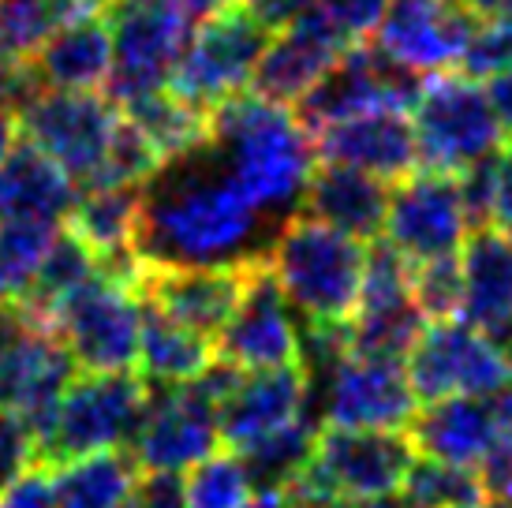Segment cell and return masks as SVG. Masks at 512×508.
I'll list each match as a JSON object with an SVG mask.
<instances>
[{
	"label": "cell",
	"mask_w": 512,
	"mask_h": 508,
	"mask_svg": "<svg viewBox=\"0 0 512 508\" xmlns=\"http://www.w3.org/2000/svg\"><path fill=\"white\" fill-rule=\"evenodd\" d=\"M277 221L247 198L210 139L161 165L143 191L135 251L146 266H221L266 258Z\"/></svg>",
	"instance_id": "obj_1"
},
{
	"label": "cell",
	"mask_w": 512,
	"mask_h": 508,
	"mask_svg": "<svg viewBox=\"0 0 512 508\" xmlns=\"http://www.w3.org/2000/svg\"><path fill=\"white\" fill-rule=\"evenodd\" d=\"M210 146L262 213L281 225L299 210L314 169V142L288 105L243 90L210 113Z\"/></svg>",
	"instance_id": "obj_2"
},
{
	"label": "cell",
	"mask_w": 512,
	"mask_h": 508,
	"mask_svg": "<svg viewBox=\"0 0 512 508\" xmlns=\"http://www.w3.org/2000/svg\"><path fill=\"white\" fill-rule=\"evenodd\" d=\"M266 266L281 292L311 322H348L359 307L367 243L341 228L292 213L273 232L266 247Z\"/></svg>",
	"instance_id": "obj_3"
},
{
	"label": "cell",
	"mask_w": 512,
	"mask_h": 508,
	"mask_svg": "<svg viewBox=\"0 0 512 508\" xmlns=\"http://www.w3.org/2000/svg\"><path fill=\"white\" fill-rule=\"evenodd\" d=\"M150 408V381L135 370L75 374L38 434V464L60 467L105 449H128Z\"/></svg>",
	"instance_id": "obj_4"
},
{
	"label": "cell",
	"mask_w": 512,
	"mask_h": 508,
	"mask_svg": "<svg viewBox=\"0 0 512 508\" xmlns=\"http://www.w3.org/2000/svg\"><path fill=\"white\" fill-rule=\"evenodd\" d=\"M415 460L419 452L408 430L322 426L314 438L311 460L288 490L370 505V501L397 497Z\"/></svg>",
	"instance_id": "obj_5"
},
{
	"label": "cell",
	"mask_w": 512,
	"mask_h": 508,
	"mask_svg": "<svg viewBox=\"0 0 512 508\" xmlns=\"http://www.w3.org/2000/svg\"><path fill=\"white\" fill-rule=\"evenodd\" d=\"M270 38L273 30L243 0H228L217 12L199 19V30H191L169 90L202 113H214L217 105L251 86V75Z\"/></svg>",
	"instance_id": "obj_6"
},
{
	"label": "cell",
	"mask_w": 512,
	"mask_h": 508,
	"mask_svg": "<svg viewBox=\"0 0 512 508\" xmlns=\"http://www.w3.org/2000/svg\"><path fill=\"white\" fill-rule=\"evenodd\" d=\"M75 374L79 367L53 325L23 299L0 303V411L19 415L38 438Z\"/></svg>",
	"instance_id": "obj_7"
},
{
	"label": "cell",
	"mask_w": 512,
	"mask_h": 508,
	"mask_svg": "<svg viewBox=\"0 0 512 508\" xmlns=\"http://www.w3.org/2000/svg\"><path fill=\"white\" fill-rule=\"evenodd\" d=\"M113 30V71L105 94L116 105L165 90L191 38L184 0H116L105 12Z\"/></svg>",
	"instance_id": "obj_8"
},
{
	"label": "cell",
	"mask_w": 512,
	"mask_h": 508,
	"mask_svg": "<svg viewBox=\"0 0 512 508\" xmlns=\"http://www.w3.org/2000/svg\"><path fill=\"white\" fill-rule=\"evenodd\" d=\"M412 127L419 142V169L453 176L505 146V131L486 101V90L464 71L430 75L412 109Z\"/></svg>",
	"instance_id": "obj_9"
},
{
	"label": "cell",
	"mask_w": 512,
	"mask_h": 508,
	"mask_svg": "<svg viewBox=\"0 0 512 508\" xmlns=\"http://www.w3.org/2000/svg\"><path fill=\"white\" fill-rule=\"evenodd\" d=\"M120 105L101 90H53L45 86L19 113V135L53 157L75 184L90 187L101 176Z\"/></svg>",
	"instance_id": "obj_10"
},
{
	"label": "cell",
	"mask_w": 512,
	"mask_h": 508,
	"mask_svg": "<svg viewBox=\"0 0 512 508\" xmlns=\"http://www.w3.org/2000/svg\"><path fill=\"white\" fill-rule=\"evenodd\" d=\"M419 411L404 363L344 355L326 378L307 381L303 415L318 426L352 430H408Z\"/></svg>",
	"instance_id": "obj_11"
},
{
	"label": "cell",
	"mask_w": 512,
	"mask_h": 508,
	"mask_svg": "<svg viewBox=\"0 0 512 508\" xmlns=\"http://www.w3.org/2000/svg\"><path fill=\"white\" fill-rule=\"evenodd\" d=\"M49 325L68 344L83 374H120L139 367V296L94 273L60 299Z\"/></svg>",
	"instance_id": "obj_12"
},
{
	"label": "cell",
	"mask_w": 512,
	"mask_h": 508,
	"mask_svg": "<svg viewBox=\"0 0 512 508\" xmlns=\"http://www.w3.org/2000/svg\"><path fill=\"white\" fill-rule=\"evenodd\" d=\"M404 374L419 404L445 396H494L512 381L498 344L464 318L427 322L404 359Z\"/></svg>",
	"instance_id": "obj_13"
},
{
	"label": "cell",
	"mask_w": 512,
	"mask_h": 508,
	"mask_svg": "<svg viewBox=\"0 0 512 508\" xmlns=\"http://www.w3.org/2000/svg\"><path fill=\"white\" fill-rule=\"evenodd\" d=\"M468 217L453 172L415 169L389 187L382 236L412 262L460 254L468 240Z\"/></svg>",
	"instance_id": "obj_14"
},
{
	"label": "cell",
	"mask_w": 512,
	"mask_h": 508,
	"mask_svg": "<svg viewBox=\"0 0 512 508\" xmlns=\"http://www.w3.org/2000/svg\"><path fill=\"white\" fill-rule=\"evenodd\" d=\"M217 359L240 370H266L299 363V322L296 307L281 292L266 258H255L251 281L243 288L240 307L217 333Z\"/></svg>",
	"instance_id": "obj_15"
},
{
	"label": "cell",
	"mask_w": 512,
	"mask_h": 508,
	"mask_svg": "<svg viewBox=\"0 0 512 508\" xmlns=\"http://www.w3.org/2000/svg\"><path fill=\"white\" fill-rule=\"evenodd\" d=\"M221 445L217 408L191 385H154L150 408L128 452L139 471H187Z\"/></svg>",
	"instance_id": "obj_16"
},
{
	"label": "cell",
	"mask_w": 512,
	"mask_h": 508,
	"mask_svg": "<svg viewBox=\"0 0 512 508\" xmlns=\"http://www.w3.org/2000/svg\"><path fill=\"white\" fill-rule=\"evenodd\" d=\"M251 262H221V266H143L135 296L172 314L176 322L217 337L240 307L243 288L251 281Z\"/></svg>",
	"instance_id": "obj_17"
},
{
	"label": "cell",
	"mask_w": 512,
	"mask_h": 508,
	"mask_svg": "<svg viewBox=\"0 0 512 508\" xmlns=\"http://www.w3.org/2000/svg\"><path fill=\"white\" fill-rule=\"evenodd\" d=\"M475 23L460 0H389L374 45L408 68L438 75L460 64Z\"/></svg>",
	"instance_id": "obj_18"
},
{
	"label": "cell",
	"mask_w": 512,
	"mask_h": 508,
	"mask_svg": "<svg viewBox=\"0 0 512 508\" xmlns=\"http://www.w3.org/2000/svg\"><path fill=\"white\" fill-rule=\"evenodd\" d=\"M314 157L329 165H352L385 184H397L419 169V142H415L412 113L404 109H367L341 120V124L322 127L311 135Z\"/></svg>",
	"instance_id": "obj_19"
},
{
	"label": "cell",
	"mask_w": 512,
	"mask_h": 508,
	"mask_svg": "<svg viewBox=\"0 0 512 508\" xmlns=\"http://www.w3.org/2000/svg\"><path fill=\"white\" fill-rule=\"evenodd\" d=\"M344 45L352 42L318 8H311L307 15H299L296 23L273 30L270 45H266V53L258 60L247 90L258 94V98L273 101V105H288L292 109L322 79V71L341 57Z\"/></svg>",
	"instance_id": "obj_20"
},
{
	"label": "cell",
	"mask_w": 512,
	"mask_h": 508,
	"mask_svg": "<svg viewBox=\"0 0 512 508\" xmlns=\"http://www.w3.org/2000/svg\"><path fill=\"white\" fill-rule=\"evenodd\" d=\"M303 408H307V370L299 363L243 370L236 389L217 408L221 445L232 452L247 449L273 430L296 423Z\"/></svg>",
	"instance_id": "obj_21"
},
{
	"label": "cell",
	"mask_w": 512,
	"mask_h": 508,
	"mask_svg": "<svg viewBox=\"0 0 512 508\" xmlns=\"http://www.w3.org/2000/svg\"><path fill=\"white\" fill-rule=\"evenodd\" d=\"M389 187L393 184L352 165L314 161L296 213L329 228H341L363 243L378 240L385 228V210H389Z\"/></svg>",
	"instance_id": "obj_22"
},
{
	"label": "cell",
	"mask_w": 512,
	"mask_h": 508,
	"mask_svg": "<svg viewBox=\"0 0 512 508\" xmlns=\"http://www.w3.org/2000/svg\"><path fill=\"white\" fill-rule=\"evenodd\" d=\"M464 303L460 318L483 329L494 344L512 337V240L501 228H475L460 247Z\"/></svg>",
	"instance_id": "obj_23"
},
{
	"label": "cell",
	"mask_w": 512,
	"mask_h": 508,
	"mask_svg": "<svg viewBox=\"0 0 512 508\" xmlns=\"http://www.w3.org/2000/svg\"><path fill=\"white\" fill-rule=\"evenodd\" d=\"M378 105H385L382 49L370 42H352L322 71V79L292 105V113L307 127V135H318L322 127L341 124L348 116L378 109Z\"/></svg>",
	"instance_id": "obj_24"
},
{
	"label": "cell",
	"mask_w": 512,
	"mask_h": 508,
	"mask_svg": "<svg viewBox=\"0 0 512 508\" xmlns=\"http://www.w3.org/2000/svg\"><path fill=\"white\" fill-rule=\"evenodd\" d=\"M408 434L419 456L479 467L494 441V408L486 396H445L415 411Z\"/></svg>",
	"instance_id": "obj_25"
},
{
	"label": "cell",
	"mask_w": 512,
	"mask_h": 508,
	"mask_svg": "<svg viewBox=\"0 0 512 508\" xmlns=\"http://www.w3.org/2000/svg\"><path fill=\"white\" fill-rule=\"evenodd\" d=\"M34 68L53 90H105L113 71V30L101 12L72 15L38 49Z\"/></svg>",
	"instance_id": "obj_26"
},
{
	"label": "cell",
	"mask_w": 512,
	"mask_h": 508,
	"mask_svg": "<svg viewBox=\"0 0 512 508\" xmlns=\"http://www.w3.org/2000/svg\"><path fill=\"white\" fill-rule=\"evenodd\" d=\"M75 198H79V184L34 142L23 139L0 165V217L60 225L68 221Z\"/></svg>",
	"instance_id": "obj_27"
},
{
	"label": "cell",
	"mask_w": 512,
	"mask_h": 508,
	"mask_svg": "<svg viewBox=\"0 0 512 508\" xmlns=\"http://www.w3.org/2000/svg\"><path fill=\"white\" fill-rule=\"evenodd\" d=\"M214 337L191 325L176 322L172 314L139 299V374L154 385H184L195 381L214 363Z\"/></svg>",
	"instance_id": "obj_28"
},
{
	"label": "cell",
	"mask_w": 512,
	"mask_h": 508,
	"mask_svg": "<svg viewBox=\"0 0 512 508\" xmlns=\"http://www.w3.org/2000/svg\"><path fill=\"white\" fill-rule=\"evenodd\" d=\"M139 464L128 449L90 452L53 467L57 508H131Z\"/></svg>",
	"instance_id": "obj_29"
},
{
	"label": "cell",
	"mask_w": 512,
	"mask_h": 508,
	"mask_svg": "<svg viewBox=\"0 0 512 508\" xmlns=\"http://www.w3.org/2000/svg\"><path fill=\"white\" fill-rule=\"evenodd\" d=\"M423 329H427V318H423L415 299L359 303L356 314L348 318V348L359 359L404 363Z\"/></svg>",
	"instance_id": "obj_30"
},
{
	"label": "cell",
	"mask_w": 512,
	"mask_h": 508,
	"mask_svg": "<svg viewBox=\"0 0 512 508\" xmlns=\"http://www.w3.org/2000/svg\"><path fill=\"white\" fill-rule=\"evenodd\" d=\"M120 113L154 142L165 161L191 154L195 146L210 139V113H202V109H195L180 94H172L169 86L120 105Z\"/></svg>",
	"instance_id": "obj_31"
},
{
	"label": "cell",
	"mask_w": 512,
	"mask_h": 508,
	"mask_svg": "<svg viewBox=\"0 0 512 508\" xmlns=\"http://www.w3.org/2000/svg\"><path fill=\"white\" fill-rule=\"evenodd\" d=\"M94 273H98V258L90 254V247L75 232L60 228L57 240L49 243V251H45L42 266L34 269L30 284L15 299H23L30 311L49 322L53 311L60 307V299L72 296L75 288L90 281Z\"/></svg>",
	"instance_id": "obj_32"
},
{
	"label": "cell",
	"mask_w": 512,
	"mask_h": 508,
	"mask_svg": "<svg viewBox=\"0 0 512 508\" xmlns=\"http://www.w3.org/2000/svg\"><path fill=\"white\" fill-rule=\"evenodd\" d=\"M318 430L322 426L314 419L299 415L296 423L281 426V430L266 434L255 445L240 449V460L247 467V475H251V486L255 490H288L299 471L307 467V460H311Z\"/></svg>",
	"instance_id": "obj_33"
},
{
	"label": "cell",
	"mask_w": 512,
	"mask_h": 508,
	"mask_svg": "<svg viewBox=\"0 0 512 508\" xmlns=\"http://www.w3.org/2000/svg\"><path fill=\"white\" fill-rule=\"evenodd\" d=\"M79 12V0H0V57L34 60L53 30Z\"/></svg>",
	"instance_id": "obj_34"
},
{
	"label": "cell",
	"mask_w": 512,
	"mask_h": 508,
	"mask_svg": "<svg viewBox=\"0 0 512 508\" xmlns=\"http://www.w3.org/2000/svg\"><path fill=\"white\" fill-rule=\"evenodd\" d=\"M400 497L412 508H486L490 505V494H486V486L475 467L441 464V460H430V456H419L412 464Z\"/></svg>",
	"instance_id": "obj_35"
},
{
	"label": "cell",
	"mask_w": 512,
	"mask_h": 508,
	"mask_svg": "<svg viewBox=\"0 0 512 508\" xmlns=\"http://www.w3.org/2000/svg\"><path fill=\"white\" fill-rule=\"evenodd\" d=\"M187 508H243L251 497V475L243 467L240 452L217 449L195 467H187Z\"/></svg>",
	"instance_id": "obj_36"
},
{
	"label": "cell",
	"mask_w": 512,
	"mask_h": 508,
	"mask_svg": "<svg viewBox=\"0 0 512 508\" xmlns=\"http://www.w3.org/2000/svg\"><path fill=\"white\" fill-rule=\"evenodd\" d=\"M60 225L53 221H27V217H0V273L8 277L15 296L23 292L42 266L49 243L57 240Z\"/></svg>",
	"instance_id": "obj_37"
},
{
	"label": "cell",
	"mask_w": 512,
	"mask_h": 508,
	"mask_svg": "<svg viewBox=\"0 0 512 508\" xmlns=\"http://www.w3.org/2000/svg\"><path fill=\"white\" fill-rule=\"evenodd\" d=\"M165 165V157L154 142L146 139L139 127L131 124L128 116L120 113V124L113 131V142H109V154H105V165H101V176L90 187L101 184H139L146 187Z\"/></svg>",
	"instance_id": "obj_38"
},
{
	"label": "cell",
	"mask_w": 512,
	"mask_h": 508,
	"mask_svg": "<svg viewBox=\"0 0 512 508\" xmlns=\"http://www.w3.org/2000/svg\"><path fill=\"white\" fill-rule=\"evenodd\" d=\"M412 296L427 322H445L460 318L464 303V273H460V254L445 258H427L412 266Z\"/></svg>",
	"instance_id": "obj_39"
},
{
	"label": "cell",
	"mask_w": 512,
	"mask_h": 508,
	"mask_svg": "<svg viewBox=\"0 0 512 508\" xmlns=\"http://www.w3.org/2000/svg\"><path fill=\"white\" fill-rule=\"evenodd\" d=\"M486 400L494 408V441L475 471H479L490 501H512V381Z\"/></svg>",
	"instance_id": "obj_40"
},
{
	"label": "cell",
	"mask_w": 512,
	"mask_h": 508,
	"mask_svg": "<svg viewBox=\"0 0 512 508\" xmlns=\"http://www.w3.org/2000/svg\"><path fill=\"white\" fill-rule=\"evenodd\" d=\"M509 68H512V15L479 19L468 38V49L460 57V71L468 79H490V75Z\"/></svg>",
	"instance_id": "obj_41"
},
{
	"label": "cell",
	"mask_w": 512,
	"mask_h": 508,
	"mask_svg": "<svg viewBox=\"0 0 512 508\" xmlns=\"http://www.w3.org/2000/svg\"><path fill=\"white\" fill-rule=\"evenodd\" d=\"M498 154L479 157L471 161L468 169L456 172V184H460V202H464V217L468 228H490L494 225V198H498Z\"/></svg>",
	"instance_id": "obj_42"
},
{
	"label": "cell",
	"mask_w": 512,
	"mask_h": 508,
	"mask_svg": "<svg viewBox=\"0 0 512 508\" xmlns=\"http://www.w3.org/2000/svg\"><path fill=\"white\" fill-rule=\"evenodd\" d=\"M38 464V438L19 415L0 411V490H8L15 479H23Z\"/></svg>",
	"instance_id": "obj_43"
},
{
	"label": "cell",
	"mask_w": 512,
	"mask_h": 508,
	"mask_svg": "<svg viewBox=\"0 0 512 508\" xmlns=\"http://www.w3.org/2000/svg\"><path fill=\"white\" fill-rule=\"evenodd\" d=\"M389 0H318L314 8L341 30L348 42H367L382 23V12Z\"/></svg>",
	"instance_id": "obj_44"
},
{
	"label": "cell",
	"mask_w": 512,
	"mask_h": 508,
	"mask_svg": "<svg viewBox=\"0 0 512 508\" xmlns=\"http://www.w3.org/2000/svg\"><path fill=\"white\" fill-rule=\"evenodd\" d=\"M42 90H45V83H42V75H38V68H34V60L0 57V105H4V109H12V113L19 116Z\"/></svg>",
	"instance_id": "obj_45"
},
{
	"label": "cell",
	"mask_w": 512,
	"mask_h": 508,
	"mask_svg": "<svg viewBox=\"0 0 512 508\" xmlns=\"http://www.w3.org/2000/svg\"><path fill=\"white\" fill-rule=\"evenodd\" d=\"M131 508H187V486L180 471H139Z\"/></svg>",
	"instance_id": "obj_46"
},
{
	"label": "cell",
	"mask_w": 512,
	"mask_h": 508,
	"mask_svg": "<svg viewBox=\"0 0 512 508\" xmlns=\"http://www.w3.org/2000/svg\"><path fill=\"white\" fill-rule=\"evenodd\" d=\"M0 508H57L53 467L34 464L23 479H15L8 490H0Z\"/></svg>",
	"instance_id": "obj_47"
},
{
	"label": "cell",
	"mask_w": 512,
	"mask_h": 508,
	"mask_svg": "<svg viewBox=\"0 0 512 508\" xmlns=\"http://www.w3.org/2000/svg\"><path fill=\"white\" fill-rule=\"evenodd\" d=\"M243 4H247L270 30H281V27H288V23H296L299 15L311 12L318 0H243Z\"/></svg>",
	"instance_id": "obj_48"
},
{
	"label": "cell",
	"mask_w": 512,
	"mask_h": 508,
	"mask_svg": "<svg viewBox=\"0 0 512 508\" xmlns=\"http://www.w3.org/2000/svg\"><path fill=\"white\" fill-rule=\"evenodd\" d=\"M494 228H512V135L498 154V198H494Z\"/></svg>",
	"instance_id": "obj_49"
},
{
	"label": "cell",
	"mask_w": 512,
	"mask_h": 508,
	"mask_svg": "<svg viewBox=\"0 0 512 508\" xmlns=\"http://www.w3.org/2000/svg\"><path fill=\"white\" fill-rule=\"evenodd\" d=\"M483 90H486V101H490L494 116H498L501 131H505V139H509L512 135V68L490 75L483 83Z\"/></svg>",
	"instance_id": "obj_50"
},
{
	"label": "cell",
	"mask_w": 512,
	"mask_h": 508,
	"mask_svg": "<svg viewBox=\"0 0 512 508\" xmlns=\"http://www.w3.org/2000/svg\"><path fill=\"white\" fill-rule=\"evenodd\" d=\"M15 146H19V116L0 105V165L12 157Z\"/></svg>",
	"instance_id": "obj_51"
},
{
	"label": "cell",
	"mask_w": 512,
	"mask_h": 508,
	"mask_svg": "<svg viewBox=\"0 0 512 508\" xmlns=\"http://www.w3.org/2000/svg\"><path fill=\"white\" fill-rule=\"evenodd\" d=\"M288 508H367V505H352V501H341V497H318V494L288 490Z\"/></svg>",
	"instance_id": "obj_52"
},
{
	"label": "cell",
	"mask_w": 512,
	"mask_h": 508,
	"mask_svg": "<svg viewBox=\"0 0 512 508\" xmlns=\"http://www.w3.org/2000/svg\"><path fill=\"white\" fill-rule=\"evenodd\" d=\"M475 19H490V15H512V0H460Z\"/></svg>",
	"instance_id": "obj_53"
},
{
	"label": "cell",
	"mask_w": 512,
	"mask_h": 508,
	"mask_svg": "<svg viewBox=\"0 0 512 508\" xmlns=\"http://www.w3.org/2000/svg\"><path fill=\"white\" fill-rule=\"evenodd\" d=\"M243 508H288V490H251Z\"/></svg>",
	"instance_id": "obj_54"
},
{
	"label": "cell",
	"mask_w": 512,
	"mask_h": 508,
	"mask_svg": "<svg viewBox=\"0 0 512 508\" xmlns=\"http://www.w3.org/2000/svg\"><path fill=\"white\" fill-rule=\"evenodd\" d=\"M184 4H187V12H191V19H206V15L217 12L228 0H184Z\"/></svg>",
	"instance_id": "obj_55"
},
{
	"label": "cell",
	"mask_w": 512,
	"mask_h": 508,
	"mask_svg": "<svg viewBox=\"0 0 512 508\" xmlns=\"http://www.w3.org/2000/svg\"><path fill=\"white\" fill-rule=\"evenodd\" d=\"M116 0H79V8H83V12H109V8H113Z\"/></svg>",
	"instance_id": "obj_56"
},
{
	"label": "cell",
	"mask_w": 512,
	"mask_h": 508,
	"mask_svg": "<svg viewBox=\"0 0 512 508\" xmlns=\"http://www.w3.org/2000/svg\"><path fill=\"white\" fill-rule=\"evenodd\" d=\"M8 299H15V288L8 284V277L0 273V303H8Z\"/></svg>",
	"instance_id": "obj_57"
},
{
	"label": "cell",
	"mask_w": 512,
	"mask_h": 508,
	"mask_svg": "<svg viewBox=\"0 0 512 508\" xmlns=\"http://www.w3.org/2000/svg\"><path fill=\"white\" fill-rule=\"evenodd\" d=\"M501 355H505V367H509V378H512V337L501 344Z\"/></svg>",
	"instance_id": "obj_58"
},
{
	"label": "cell",
	"mask_w": 512,
	"mask_h": 508,
	"mask_svg": "<svg viewBox=\"0 0 512 508\" xmlns=\"http://www.w3.org/2000/svg\"><path fill=\"white\" fill-rule=\"evenodd\" d=\"M490 508H512V501H490Z\"/></svg>",
	"instance_id": "obj_59"
},
{
	"label": "cell",
	"mask_w": 512,
	"mask_h": 508,
	"mask_svg": "<svg viewBox=\"0 0 512 508\" xmlns=\"http://www.w3.org/2000/svg\"><path fill=\"white\" fill-rule=\"evenodd\" d=\"M501 232H505V236H509V240H512V228H501Z\"/></svg>",
	"instance_id": "obj_60"
},
{
	"label": "cell",
	"mask_w": 512,
	"mask_h": 508,
	"mask_svg": "<svg viewBox=\"0 0 512 508\" xmlns=\"http://www.w3.org/2000/svg\"><path fill=\"white\" fill-rule=\"evenodd\" d=\"M486 508H490V505H486Z\"/></svg>",
	"instance_id": "obj_61"
}]
</instances>
